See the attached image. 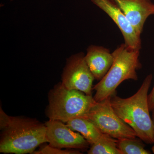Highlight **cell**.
<instances>
[{
    "mask_svg": "<svg viewBox=\"0 0 154 154\" xmlns=\"http://www.w3.org/2000/svg\"><path fill=\"white\" fill-rule=\"evenodd\" d=\"M149 108L150 111L154 109V86L151 92L148 95Z\"/></svg>",
    "mask_w": 154,
    "mask_h": 154,
    "instance_id": "15",
    "label": "cell"
},
{
    "mask_svg": "<svg viewBox=\"0 0 154 154\" xmlns=\"http://www.w3.org/2000/svg\"><path fill=\"white\" fill-rule=\"evenodd\" d=\"M117 140L104 134L95 143L91 145L88 154H121L117 147Z\"/></svg>",
    "mask_w": 154,
    "mask_h": 154,
    "instance_id": "12",
    "label": "cell"
},
{
    "mask_svg": "<svg viewBox=\"0 0 154 154\" xmlns=\"http://www.w3.org/2000/svg\"><path fill=\"white\" fill-rule=\"evenodd\" d=\"M50 146L59 149L86 150L90 143L82 134L75 132L62 122L50 120L45 123Z\"/></svg>",
    "mask_w": 154,
    "mask_h": 154,
    "instance_id": "7",
    "label": "cell"
},
{
    "mask_svg": "<svg viewBox=\"0 0 154 154\" xmlns=\"http://www.w3.org/2000/svg\"><path fill=\"white\" fill-rule=\"evenodd\" d=\"M85 60L95 79L100 81L111 67L113 57L107 48L91 45L87 49Z\"/></svg>",
    "mask_w": 154,
    "mask_h": 154,
    "instance_id": "10",
    "label": "cell"
},
{
    "mask_svg": "<svg viewBox=\"0 0 154 154\" xmlns=\"http://www.w3.org/2000/svg\"><path fill=\"white\" fill-rule=\"evenodd\" d=\"M66 124L72 130L80 133L91 145L104 134L92 121L84 116L72 119Z\"/></svg>",
    "mask_w": 154,
    "mask_h": 154,
    "instance_id": "11",
    "label": "cell"
},
{
    "mask_svg": "<svg viewBox=\"0 0 154 154\" xmlns=\"http://www.w3.org/2000/svg\"><path fill=\"white\" fill-rule=\"evenodd\" d=\"M122 11L138 35L149 16L154 15V4L151 0H113Z\"/></svg>",
    "mask_w": 154,
    "mask_h": 154,
    "instance_id": "9",
    "label": "cell"
},
{
    "mask_svg": "<svg viewBox=\"0 0 154 154\" xmlns=\"http://www.w3.org/2000/svg\"><path fill=\"white\" fill-rule=\"evenodd\" d=\"M152 112V120L153 122V144H154V109L153 110H152L151 111ZM152 151L154 153V145L153 146L152 148Z\"/></svg>",
    "mask_w": 154,
    "mask_h": 154,
    "instance_id": "16",
    "label": "cell"
},
{
    "mask_svg": "<svg viewBox=\"0 0 154 154\" xmlns=\"http://www.w3.org/2000/svg\"><path fill=\"white\" fill-rule=\"evenodd\" d=\"M94 5L105 12L120 29L125 44L133 49L141 48L140 36L137 33L120 8L113 0H91Z\"/></svg>",
    "mask_w": 154,
    "mask_h": 154,
    "instance_id": "8",
    "label": "cell"
},
{
    "mask_svg": "<svg viewBox=\"0 0 154 154\" xmlns=\"http://www.w3.org/2000/svg\"><path fill=\"white\" fill-rule=\"evenodd\" d=\"M11 1H13V0H11Z\"/></svg>",
    "mask_w": 154,
    "mask_h": 154,
    "instance_id": "17",
    "label": "cell"
},
{
    "mask_svg": "<svg viewBox=\"0 0 154 154\" xmlns=\"http://www.w3.org/2000/svg\"><path fill=\"white\" fill-rule=\"evenodd\" d=\"M46 115L50 120L66 123L69 120L85 116L96 101L92 95L69 90L59 83L49 91Z\"/></svg>",
    "mask_w": 154,
    "mask_h": 154,
    "instance_id": "4",
    "label": "cell"
},
{
    "mask_svg": "<svg viewBox=\"0 0 154 154\" xmlns=\"http://www.w3.org/2000/svg\"><path fill=\"white\" fill-rule=\"evenodd\" d=\"M33 154H81L79 151L77 149L63 150L62 149L54 147L48 145L44 146L38 150H35Z\"/></svg>",
    "mask_w": 154,
    "mask_h": 154,
    "instance_id": "14",
    "label": "cell"
},
{
    "mask_svg": "<svg viewBox=\"0 0 154 154\" xmlns=\"http://www.w3.org/2000/svg\"><path fill=\"white\" fill-rule=\"evenodd\" d=\"M94 79L83 53L72 55L67 59L62 74L61 83L66 88L92 95Z\"/></svg>",
    "mask_w": 154,
    "mask_h": 154,
    "instance_id": "6",
    "label": "cell"
},
{
    "mask_svg": "<svg viewBox=\"0 0 154 154\" xmlns=\"http://www.w3.org/2000/svg\"><path fill=\"white\" fill-rule=\"evenodd\" d=\"M110 98L95 102L84 117L90 119L103 134L116 139L137 137L134 130L113 110L110 104Z\"/></svg>",
    "mask_w": 154,
    "mask_h": 154,
    "instance_id": "5",
    "label": "cell"
},
{
    "mask_svg": "<svg viewBox=\"0 0 154 154\" xmlns=\"http://www.w3.org/2000/svg\"><path fill=\"white\" fill-rule=\"evenodd\" d=\"M152 75H148L137 92L127 98L114 95L110 98L113 110L136 133L137 137L148 144H153V124L150 115L148 92Z\"/></svg>",
    "mask_w": 154,
    "mask_h": 154,
    "instance_id": "1",
    "label": "cell"
},
{
    "mask_svg": "<svg viewBox=\"0 0 154 154\" xmlns=\"http://www.w3.org/2000/svg\"><path fill=\"white\" fill-rule=\"evenodd\" d=\"M117 144L121 154H151L145 148L144 145L137 137L117 140Z\"/></svg>",
    "mask_w": 154,
    "mask_h": 154,
    "instance_id": "13",
    "label": "cell"
},
{
    "mask_svg": "<svg viewBox=\"0 0 154 154\" xmlns=\"http://www.w3.org/2000/svg\"><path fill=\"white\" fill-rule=\"evenodd\" d=\"M0 129V152L3 153L33 154L48 143L45 125L36 119L9 116Z\"/></svg>",
    "mask_w": 154,
    "mask_h": 154,
    "instance_id": "2",
    "label": "cell"
},
{
    "mask_svg": "<svg viewBox=\"0 0 154 154\" xmlns=\"http://www.w3.org/2000/svg\"><path fill=\"white\" fill-rule=\"evenodd\" d=\"M140 50L121 44L112 53L113 63L107 73L94 86L95 101L100 102L115 95L116 88L125 80L137 81V71L142 68Z\"/></svg>",
    "mask_w": 154,
    "mask_h": 154,
    "instance_id": "3",
    "label": "cell"
}]
</instances>
